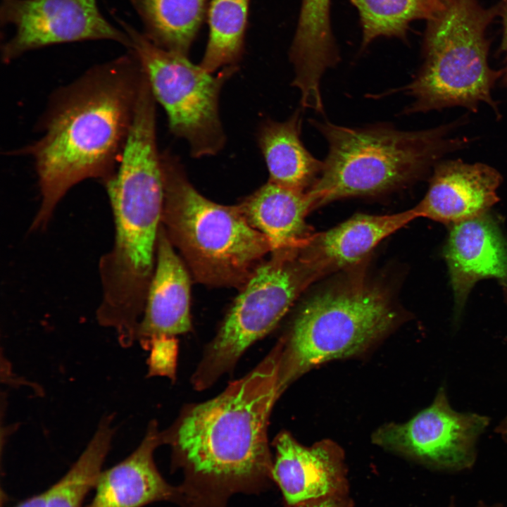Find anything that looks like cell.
<instances>
[{
	"instance_id": "cell-1",
	"label": "cell",
	"mask_w": 507,
	"mask_h": 507,
	"mask_svg": "<svg viewBox=\"0 0 507 507\" xmlns=\"http://www.w3.org/2000/svg\"><path fill=\"white\" fill-rule=\"evenodd\" d=\"M144 71L132 52L97 65L58 89L39 123L41 137L18 151L32 158L41 204L31 230L44 228L77 183L115 173L130 131Z\"/></svg>"
},
{
	"instance_id": "cell-2",
	"label": "cell",
	"mask_w": 507,
	"mask_h": 507,
	"mask_svg": "<svg viewBox=\"0 0 507 507\" xmlns=\"http://www.w3.org/2000/svg\"><path fill=\"white\" fill-rule=\"evenodd\" d=\"M280 339L251 372L219 395L187 408L162 432L183 468L184 499L218 503L272 478L268 424L279 397Z\"/></svg>"
},
{
	"instance_id": "cell-3",
	"label": "cell",
	"mask_w": 507,
	"mask_h": 507,
	"mask_svg": "<svg viewBox=\"0 0 507 507\" xmlns=\"http://www.w3.org/2000/svg\"><path fill=\"white\" fill-rule=\"evenodd\" d=\"M104 184L115 234L113 248L99 262L102 299L96 318L119 335L131 336L144 311L161 225L164 192L158 154L144 146L128 147Z\"/></svg>"
},
{
	"instance_id": "cell-4",
	"label": "cell",
	"mask_w": 507,
	"mask_h": 507,
	"mask_svg": "<svg viewBox=\"0 0 507 507\" xmlns=\"http://www.w3.org/2000/svg\"><path fill=\"white\" fill-rule=\"evenodd\" d=\"M462 118L413 131L386 123L349 127L311 119L328 146L321 173L308 191L315 208L344 198L383 194L418 180L446 155L468 145V138L451 135Z\"/></svg>"
},
{
	"instance_id": "cell-5",
	"label": "cell",
	"mask_w": 507,
	"mask_h": 507,
	"mask_svg": "<svg viewBox=\"0 0 507 507\" xmlns=\"http://www.w3.org/2000/svg\"><path fill=\"white\" fill-rule=\"evenodd\" d=\"M163 181L161 224L196 281L241 288L271 252L266 238L237 205L217 204L189 181L180 160L161 153Z\"/></svg>"
},
{
	"instance_id": "cell-6",
	"label": "cell",
	"mask_w": 507,
	"mask_h": 507,
	"mask_svg": "<svg viewBox=\"0 0 507 507\" xmlns=\"http://www.w3.org/2000/svg\"><path fill=\"white\" fill-rule=\"evenodd\" d=\"M499 13V4L484 9L477 0H446L444 8L428 20L421 68L410 83L399 89L413 99L404 113L452 107L476 112L486 104L499 114L492 90L503 69L489 66V42L485 35Z\"/></svg>"
},
{
	"instance_id": "cell-7",
	"label": "cell",
	"mask_w": 507,
	"mask_h": 507,
	"mask_svg": "<svg viewBox=\"0 0 507 507\" xmlns=\"http://www.w3.org/2000/svg\"><path fill=\"white\" fill-rule=\"evenodd\" d=\"M397 318L388 289L363 275L312 296L281 338L279 396L313 368L365 351L394 326Z\"/></svg>"
},
{
	"instance_id": "cell-8",
	"label": "cell",
	"mask_w": 507,
	"mask_h": 507,
	"mask_svg": "<svg viewBox=\"0 0 507 507\" xmlns=\"http://www.w3.org/2000/svg\"><path fill=\"white\" fill-rule=\"evenodd\" d=\"M301 249L272 251L239 288L192 377L204 389L230 370L244 351L270 332L305 289L317 280Z\"/></svg>"
},
{
	"instance_id": "cell-9",
	"label": "cell",
	"mask_w": 507,
	"mask_h": 507,
	"mask_svg": "<svg viewBox=\"0 0 507 507\" xmlns=\"http://www.w3.org/2000/svg\"><path fill=\"white\" fill-rule=\"evenodd\" d=\"M125 29L130 49L156 101L166 112L170 132L188 142L193 158L218 154L226 140L219 113L220 94L237 66L223 68L214 76L191 63L186 55L161 48L129 27Z\"/></svg>"
},
{
	"instance_id": "cell-10",
	"label": "cell",
	"mask_w": 507,
	"mask_h": 507,
	"mask_svg": "<svg viewBox=\"0 0 507 507\" xmlns=\"http://www.w3.org/2000/svg\"><path fill=\"white\" fill-rule=\"evenodd\" d=\"M489 422L486 415L454 410L442 386L428 407L406 423L382 425L372 442L428 468L461 471L475 463L477 442Z\"/></svg>"
},
{
	"instance_id": "cell-11",
	"label": "cell",
	"mask_w": 507,
	"mask_h": 507,
	"mask_svg": "<svg viewBox=\"0 0 507 507\" xmlns=\"http://www.w3.org/2000/svg\"><path fill=\"white\" fill-rule=\"evenodd\" d=\"M1 19L13 29L1 51L6 63L29 51L60 43L110 39L130 48L129 36L102 16L96 0H3Z\"/></svg>"
},
{
	"instance_id": "cell-12",
	"label": "cell",
	"mask_w": 507,
	"mask_h": 507,
	"mask_svg": "<svg viewBox=\"0 0 507 507\" xmlns=\"http://www.w3.org/2000/svg\"><path fill=\"white\" fill-rule=\"evenodd\" d=\"M275 447L272 477L288 507L349 494L344 451L335 442L325 439L306 446L288 432H282Z\"/></svg>"
},
{
	"instance_id": "cell-13",
	"label": "cell",
	"mask_w": 507,
	"mask_h": 507,
	"mask_svg": "<svg viewBox=\"0 0 507 507\" xmlns=\"http://www.w3.org/2000/svg\"><path fill=\"white\" fill-rule=\"evenodd\" d=\"M500 173L483 163L442 160L432 169L428 189L413 207L417 218L453 225L484 213L497 203Z\"/></svg>"
},
{
	"instance_id": "cell-14",
	"label": "cell",
	"mask_w": 507,
	"mask_h": 507,
	"mask_svg": "<svg viewBox=\"0 0 507 507\" xmlns=\"http://www.w3.org/2000/svg\"><path fill=\"white\" fill-rule=\"evenodd\" d=\"M444 256L456 317L478 281L494 278L507 289V239L487 213L450 225Z\"/></svg>"
},
{
	"instance_id": "cell-15",
	"label": "cell",
	"mask_w": 507,
	"mask_h": 507,
	"mask_svg": "<svg viewBox=\"0 0 507 507\" xmlns=\"http://www.w3.org/2000/svg\"><path fill=\"white\" fill-rule=\"evenodd\" d=\"M174 248L161 224L154 270L136 340L173 339L191 330L189 272Z\"/></svg>"
},
{
	"instance_id": "cell-16",
	"label": "cell",
	"mask_w": 507,
	"mask_h": 507,
	"mask_svg": "<svg viewBox=\"0 0 507 507\" xmlns=\"http://www.w3.org/2000/svg\"><path fill=\"white\" fill-rule=\"evenodd\" d=\"M415 218L413 208L387 215L358 214L326 232L315 234L300 254L318 279L357 264L383 239Z\"/></svg>"
},
{
	"instance_id": "cell-17",
	"label": "cell",
	"mask_w": 507,
	"mask_h": 507,
	"mask_svg": "<svg viewBox=\"0 0 507 507\" xmlns=\"http://www.w3.org/2000/svg\"><path fill=\"white\" fill-rule=\"evenodd\" d=\"M162 444V432L156 423L151 422L136 449L101 472L87 507H143L156 501L183 499L180 487L168 484L155 465L154 453Z\"/></svg>"
},
{
	"instance_id": "cell-18",
	"label": "cell",
	"mask_w": 507,
	"mask_h": 507,
	"mask_svg": "<svg viewBox=\"0 0 507 507\" xmlns=\"http://www.w3.org/2000/svg\"><path fill=\"white\" fill-rule=\"evenodd\" d=\"M237 206L249 224L266 238L271 252L303 249L315 234L306 221L315 208L308 192L268 181Z\"/></svg>"
},
{
	"instance_id": "cell-19",
	"label": "cell",
	"mask_w": 507,
	"mask_h": 507,
	"mask_svg": "<svg viewBox=\"0 0 507 507\" xmlns=\"http://www.w3.org/2000/svg\"><path fill=\"white\" fill-rule=\"evenodd\" d=\"M330 0H303L289 57L292 85L306 96L320 93L321 80L339 61L330 20Z\"/></svg>"
},
{
	"instance_id": "cell-20",
	"label": "cell",
	"mask_w": 507,
	"mask_h": 507,
	"mask_svg": "<svg viewBox=\"0 0 507 507\" xmlns=\"http://www.w3.org/2000/svg\"><path fill=\"white\" fill-rule=\"evenodd\" d=\"M299 109L286 120H265L260 127L258 142L269 180L291 189L308 192L319 177L323 161L315 158L301 139Z\"/></svg>"
},
{
	"instance_id": "cell-21",
	"label": "cell",
	"mask_w": 507,
	"mask_h": 507,
	"mask_svg": "<svg viewBox=\"0 0 507 507\" xmlns=\"http://www.w3.org/2000/svg\"><path fill=\"white\" fill-rule=\"evenodd\" d=\"M151 42L186 55L203 20L206 0H132Z\"/></svg>"
},
{
	"instance_id": "cell-22",
	"label": "cell",
	"mask_w": 507,
	"mask_h": 507,
	"mask_svg": "<svg viewBox=\"0 0 507 507\" xmlns=\"http://www.w3.org/2000/svg\"><path fill=\"white\" fill-rule=\"evenodd\" d=\"M113 416L104 417L84 450L65 475L46 490L47 507H82L94 488L115 429Z\"/></svg>"
},
{
	"instance_id": "cell-23",
	"label": "cell",
	"mask_w": 507,
	"mask_h": 507,
	"mask_svg": "<svg viewBox=\"0 0 507 507\" xmlns=\"http://www.w3.org/2000/svg\"><path fill=\"white\" fill-rule=\"evenodd\" d=\"M250 0H211L209 36L200 66L213 73L241 58Z\"/></svg>"
},
{
	"instance_id": "cell-24",
	"label": "cell",
	"mask_w": 507,
	"mask_h": 507,
	"mask_svg": "<svg viewBox=\"0 0 507 507\" xmlns=\"http://www.w3.org/2000/svg\"><path fill=\"white\" fill-rule=\"evenodd\" d=\"M358 11L363 28L362 46L377 37L406 39L409 23L433 19L446 0H351Z\"/></svg>"
},
{
	"instance_id": "cell-25",
	"label": "cell",
	"mask_w": 507,
	"mask_h": 507,
	"mask_svg": "<svg viewBox=\"0 0 507 507\" xmlns=\"http://www.w3.org/2000/svg\"><path fill=\"white\" fill-rule=\"evenodd\" d=\"M349 494L323 497L303 502L291 507H353Z\"/></svg>"
},
{
	"instance_id": "cell-26",
	"label": "cell",
	"mask_w": 507,
	"mask_h": 507,
	"mask_svg": "<svg viewBox=\"0 0 507 507\" xmlns=\"http://www.w3.org/2000/svg\"><path fill=\"white\" fill-rule=\"evenodd\" d=\"M499 6V13L502 17V22L503 26V34L502 43L501 46V51L505 53L506 56V65L503 68L502 82L503 84L507 87V0H502Z\"/></svg>"
},
{
	"instance_id": "cell-27",
	"label": "cell",
	"mask_w": 507,
	"mask_h": 507,
	"mask_svg": "<svg viewBox=\"0 0 507 507\" xmlns=\"http://www.w3.org/2000/svg\"><path fill=\"white\" fill-rule=\"evenodd\" d=\"M15 507H47V492L34 495L18 503Z\"/></svg>"
},
{
	"instance_id": "cell-28",
	"label": "cell",
	"mask_w": 507,
	"mask_h": 507,
	"mask_svg": "<svg viewBox=\"0 0 507 507\" xmlns=\"http://www.w3.org/2000/svg\"><path fill=\"white\" fill-rule=\"evenodd\" d=\"M495 432L499 434L504 440L507 441V415L496 427Z\"/></svg>"
},
{
	"instance_id": "cell-29",
	"label": "cell",
	"mask_w": 507,
	"mask_h": 507,
	"mask_svg": "<svg viewBox=\"0 0 507 507\" xmlns=\"http://www.w3.org/2000/svg\"><path fill=\"white\" fill-rule=\"evenodd\" d=\"M476 507H503L501 504L496 503L492 506L485 504L483 502H480Z\"/></svg>"
}]
</instances>
